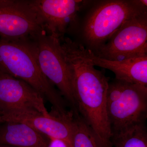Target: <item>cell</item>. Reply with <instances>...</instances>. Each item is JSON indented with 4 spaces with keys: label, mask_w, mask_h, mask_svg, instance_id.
<instances>
[{
    "label": "cell",
    "mask_w": 147,
    "mask_h": 147,
    "mask_svg": "<svg viewBox=\"0 0 147 147\" xmlns=\"http://www.w3.org/2000/svg\"><path fill=\"white\" fill-rule=\"evenodd\" d=\"M60 50L71 74L78 113L94 131L101 147H113L106 107L109 78L95 68L81 44L68 40Z\"/></svg>",
    "instance_id": "1"
},
{
    "label": "cell",
    "mask_w": 147,
    "mask_h": 147,
    "mask_svg": "<svg viewBox=\"0 0 147 147\" xmlns=\"http://www.w3.org/2000/svg\"><path fill=\"white\" fill-rule=\"evenodd\" d=\"M83 12L74 40L95 54L125 22L147 12V1H90Z\"/></svg>",
    "instance_id": "2"
},
{
    "label": "cell",
    "mask_w": 147,
    "mask_h": 147,
    "mask_svg": "<svg viewBox=\"0 0 147 147\" xmlns=\"http://www.w3.org/2000/svg\"><path fill=\"white\" fill-rule=\"evenodd\" d=\"M0 71L32 87L52 105L51 114L68 115L69 110L64 98L43 75L34 55L22 42L0 39Z\"/></svg>",
    "instance_id": "3"
},
{
    "label": "cell",
    "mask_w": 147,
    "mask_h": 147,
    "mask_svg": "<svg viewBox=\"0 0 147 147\" xmlns=\"http://www.w3.org/2000/svg\"><path fill=\"white\" fill-rule=\"evenodd\" d=\"M90 1L82 0H4L3 5L24 13L59 40L66 34L74 36L81 13Z\"/></svg>",
    "instance_id": "4"
},
{
    "label": "cell",
    "mask_w": 147,
    "mask_h": 147,
    "mask_svg": "<svg viewBox=\"0 0 147 147\" xmlns=\"http://www.w3.org/2000/svg\"><path fill=\"white\" fill-rule=\"evenodd\" d=\"M106 107L112 134L145 123L147 87L115 78L108 84Z\"/></svg>",
    "instance_id": "5"
},
{
    "label": "cell",
    "mask_w": 147,
    "mask_h": 147,
    "mask_svg": "<svg viewBox=\"0 0 147 147\" xmlns=\"http://www.w3.org/2000/svg\"><path fill=\"white\" fill-rule=\"evenodd\" d=\"M31 51L43 75L59 90L73 113H78L71 74L61 53L59 39L45 30L21 42Z\"/></svg>",
    "instance_id": "6"
},
{
    "label": "cell",
    "mask_w": 147,
    "mask_h": 147,
    "mask_svg": "<svg viewBox=\"0 0 147 147\" xmlns=\"http://www.w3.org/2000/svg\"><path fill=\"white\" fill-rule=\"evenodd\" d=\"M94 54L111 61L147 55V12L127 21Z\"/></svg>",
    "instance_id": "7"
},
{
    "label": "cell",
    "mask_w": 147,
    "mask_h": 147,
    "mask_svg": "<svg viewBox=\"0 0 147 147\" xmlns=\"http://www.w3.org/2000/svg\"><path fill=\"white\" fill-rule=\"evenodd\" d=\"M26 110L50 115L38 92L24 81L0 71V115Z\"/></svg>",
    "instance_id": "8"
},
{
    "label": "cell",
    "mask_w": 147,
    "mask_h": 147,
    "mask_svg": "<svg viewBox=\"0 0 147 147\" xmlns=\"http://www.w3.org/2000/svg\"><path fill=\"white\" fill-rule=\"evenodd\" d=\"M73 115L65 118L44 115L33 110L13 111L0 115V123H22L31 127L48 139H61L72 146Z\"/></svg>",
    "instance_id": "9"
},
{
    "label": "cell",
    "mask_w": 147,
    "mask_h": 147,
    "mask_svg": "<svg viewBox=\"0 0 147 147\" xmlns=\"http://www.w3.org/2000/svg\"><path fill=\"white\" fill-rule=\"evenodd\" d=\"M87 59L93 65L109 69L115 79L147 87V55L121 61H111L97 57L84 47Z\"/></svg>",
    "instance_id": "10"
},
{
    "label": "cell",
    "mask_w": 147,
    "mask_h": 147,
    "mask_svg": "<svg viewBox=\"0 0 147 147\" xmlns=\"http://www.w3.org/2000/svg\"><path fill=\"white\" fill-rule=\"evenodd\" d=\"M42 29L21 11L0 7V39L21 42L32 38Z\"/></svg>",
    "instance_id": "11"
},
{
    "label": "cell",
    "mask_w": 147,
    "mask_h": 147,
    "mask_svg": "<svg viewBox=\"0 0 147 147\" xmlns=\"http://www.w3.org/2000/svg\"><path fill=\"white\" fill-rule=\"evenodd\" d=\"M49 140L26 124L12 122L0 123V145L15 147H48Z\"/></svg>",
    "instance_id": "12"
},
{
    "label": "cell",
    "mask_w": 147,
    "mask_h": 147,
    "mask_svg": "<svg viewBox=\"0 0 147 147\" xmlns=\"http://www.w3.org/2000/svg\"><path fill=\"white\" fill-rule=\"evenodd\" d=\"M111 142L113 147H147L146 123L112 134Z\"/></svg>",
    "instance_id": "13"
},
{
    "label": "cell",
    "mask_w": 147,
    "mask_h": 147,
    "mask_svg": "<svg viewBox=\"0 0 147 147\" xmlns=\"http://www.w3.org/2000/svg\"><path fill=\"white\" fill-rule=\"evenodd\" d=\"M73 147H101L94 132L79 113L73 114Z\"/></svg>",
    "instance_id": "14"
},
{
    "label": "cell",
    "mask_w": 147,
    "mask_h": 147,
    "mask_svg": "<svg viewBox=\"0 0 147 147\" xmlns=\"http://www.w3.org/2000/svg\"><path fill=\"white\" fill-rule=\"evenodd\" d=\"M48 147H73L68 143L61 140L55 139H49Z\"/></svg>",
    "instance_id": "15"
},
{
    "label": "cell",
    "mask_w": 147,
    "mask_h": 147,
    "mask_svg": "<svg viewBox=\"0 0 147 147\" xmlns=\"http://www.w3.org/2000/svg\"><path fill=\"white\" fill-rule=\"evenodd\" d=\"M0 147H15L12 146H8V145H0Z\"/></svg>",
    "instance_id": "16"
}]
</instances>
